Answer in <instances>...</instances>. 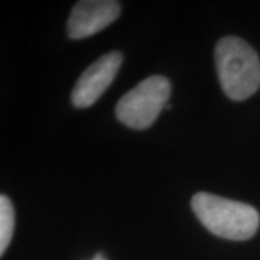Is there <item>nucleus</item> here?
<instances>
[{"label": "nucleus", "mask_w": 260, "mask_h": 260, "mask_svg": "<svg viewBox=\"0 0 260 260\" xmlns=\"http://www.w3.org/2000/svg\"><path fill=\"white\" fill-rule=\"evenodd\" d=\"M215 68L224 94L243 102L260 87V59L256 51L240 38H221L214 51Z\"/></svg>", "instance_id": "obj_1"}, {"label": "nucleus", "mask_w": 260, "mask_h": 260, "mask_svg": "<svg viewBox=\"0 0 260 260\" xmlns=\"http://www.w3.org/2000/svg\"><path fill=\"white\" fill-rule=\"evenodd\" d=\"M191 207L205 229L221 239L247 240L259 229L257 210L240 201L198 192L192 197Z\"/></svg>", "instance_id": "obj_2"}, {"label": "nucleus", "mask_w": 260, "mask_h": 260, "mask_svg": "<svg viewBox=\"0 0 260 260\" xmlns=\"http://www.w3.org/2000/svg\"><path fill=\"white\" fill-rule=\"evenodd\" d=\"M169 95V80L164 75H150L121 97L116 106V116L127 127L148 129L168 104Z\"/></svg>", "instance_id": "obj_3"}, {"label": "nucleus", "mask_w": 260, "mask_h": 260, "mask_svg": "<svg viewBox=\"0 0 260 260\" xmlns=\"http://www.w3.org/2000/svg\"><path fill=\"white\" fill-rule=\"evenodd\" d=\"M121 61L123 56L120 52L112 51L90 65L75 83L71 94V102L75 107L85 109L93 106L113 83Z\"/></svg>", "instance_id": "obj_4"}, {"label": "nucleus", "mask_w": 260, "mask_h": 260, "mask_svg": "<svg viewBox=\"0 0 260 260\" xmlns=\"http://www.w3.org/2000/svg\"><path fill=\"white\" fill-rule=\"evenodd\" d=\"M120 13V3L114 0H84L75 5L67 22L71 39L95 35L113 23Z\"/></svg>", "instance_id": "obj_5"}, {"label": "nucleus", "mask_w": 260, "mask_h": 260, "mask_svg": "<svg viewBox=\"0 0 260 260\" xmlns=\"http://www.w3.org/2000/svg\"><path fill=\"white\" fill-rule=\"evenodd\" d=\"M15 230V210L6 195L0 197V254L9 246Z\"/></svg>", "instance_id": "obj_6"}, {"label": "nucleus", "mask_w": 260, "mask_h": 260, "mask_svg": "<svg viewBox=\"0 0 260 260\" xmlns=\"http://www.w3.org/2000/svg\"><path fill=\"white\" fill-rule=\"evenodd\" d=\"M93 260H106V257L103 256L102 253H99V254H95V256H94Z\"/></svg>", "instance_id": "obj_7"}]
</instances>
